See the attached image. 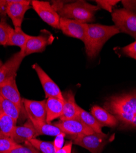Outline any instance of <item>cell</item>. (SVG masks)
<instances>
[{"instance_id":"obj_22","label":"cell","mask_w":136,"mask_h":153,"mask_svg":"<svg viewBox=\"0 0 136 153\" xmlns=\"http://www.w3.org/2000/svg\"><path fill=\"white\" fill-rule=\"evenodd\" d=\"M21 110L12 102L3 98L0 99V112L13 119L16 123L20 117Z\"/></svg>"},{"instance_id":"obj_12","label":"cell","mask_w":136,"mask_h":153,"mask_svg":"<svg viewBox=\"0 0 136 153\" xmlns=\"http://www.w3.org/2000/svg\"><path fill=\"white\" fill-rule=\"evenodd\" d=\"M23 104L31 121H46V100L23 99Z\"/></svg>"},{"instance_id":"obj_2","label":"cell","mask_w":136,"mask_h":153,"mask_svg":"<svg viewBox=\"0 0 136 153\" xmlns=\"http://www.w3.org/2000/svg\"><path fill=\"white\" fill-rule=\"evenodd\" d=\"M115 26H107L98 23H88L85 42V52L87 57L94 59L100 53L105 43L112 37L120 33Z\"/></svg>"},{"instance_id":"obj_13","label":"cell","mask_w":136,"mask_h":153,"mask_svg":"<svg viewBox=\"0 0 136 153\" xmlns=\"http://www.w3.org/2000/svg\"><path fill=\"white\" fill-rule=\"evenodd\" d=\"M54 40L53 35L47 30L42 31V33L39 36H31L27 44L25 54L28 56L33 53L42 52L47 45L52 44Z\"/></svg>"},{"instance_id":"obj_32","label":"cell","mask_w":136,"mask_h":153,"mask_svg":"<svg viewBox=\"0 0 136 153\" xmlns=\"http://www.w3.org/2000/svg\"><path fill=\"white\" fill-rule=\"evenodd\" d=\"M73 142L72 141H69L66 143V144L58 151H56L55 153H72Z\"/></svg>"},{"instance_id":"obj_28","label":"cell","mask_w":136,"mask_h":153,"mask_svg":"<svg viewBox=\"0 0 136 153\" xmlns=\"http://www.w3.org/2000/svg\"><path fill=\"white\" fill-rule=\"evenodd\" d=\"M119 51L123 55L136 60V41L124 47L120 48Z\"/></svg>"},{"instance_id":"obj_20","label":"cell","mask_w":136,"mask_h":153,"mask_svg":"<svg viewBox=\"0 0 136 153\" xmlns=\"http://www.w3.org/2000/svg\"><path fill=\"white\" fill-rule=\"evenodd\" d=\"M78 119L94 132L98 134L104 133L102 131L103 126L96 120V118L92 115L91 113L86 111L85 110L83 109L79 106Z\"/></svg>"},{"instance_id":"obj_31","label":"cell","mask_w":136,"mask_h":153,"mask_svg":"<svg viewBox=\"0 0 136 153\" xmlns=\"http://www.w3.org/2000/svg\"><path fill=\"white\" fill-rule=\"evenodd\" d=\"M121 2L125 9L136 14V1H129V0L125 1V0H123Z\"/></svg>"},{"instance_id":"obj_3","label":"cell","mask_w":136,"mask_h":153,"mask_svg":"<svg viewBox=\"0 0 136 153\" xmlns=\"http://www.w3.org/2000/svg\"><path fill=\"white\" fill-rule=\"evenodd\" d=\"M52 5L60 17L76 20L83 23L94 21L95 14L100 10V7L91 4L85 1H79L63 4L58 1Z\"/></svg>"},{"instance_id":"obj_34","label":"cell","mask_w":136,"mask_h":153,"mask_svg":"<svg viewBox=\"0 0 136 153\" xmlns=\"http://www.w3.org/2000/svg\"><path fill=\"white\" fill-rule=\"evenodd\" d=\"M3 62H2V61L1 60V59H0V66H1L2 65H3Z\"/></svg>"},{"instance_id":"obj_10","label":"cell","mask_w":136,"mask_h":153,"mask_svg":"<svg viewBox=\"0 0 136 153\" xmlns=\"http://www.w3.org/2000/svg\"><path fill=\"white\" fill-rule=\"evenodd\" d=\"M32 68L38 76V78L45 92V97L47 98L55 97L63 100L64 98L63 93H61L58 86L42 69L38 64H34L32 66Z\"/></svg>"},{"instance_id":"obj_29","label":"cell","mask_w":136,"mask_h":153,"mask_svg":"<svg viewBox=\"0 0 136 153\" xmlns=\"http://www.w3.org/2000/svg\"><path fill=\"white\" fill-rule=\"evenodd\" d=\"M95 2L97 4V6L102 8L109 12H112L113 7L116 5L120 1L117 0H96Z\"/></svg>"},{"instance_id":"obj_35","label":"cell","mask_w":136,"mask_h":153,"mask_svg":"<svg viewBox=\"0 0 136 153\" xmlns=\"http://www.w3.org/2000/svg\"><path fill=\"white\" fill-rule=\"evenodd\" d=\"M3 136L1 135V133H0V138H1V137H3Z\"/></svg>"},{"instance_id":"obj_23","label":"cell","mask_w":136,"mask_h":153,"mask_svg":"<svg viewBox=\"0 0 136 153\" xmlns=\"http://www.w3.org/2000/svg\"><path fill=\"white\" fill-rule=\"evenodd\" d=\"M16 124L13 119L0 112V133L3 137L11 138Z\"/></svg>"},{"instance_id":"obj_5","label":"cell","mask_w":136,"mask_h":153,"mask_svg":"<svg viewBox=\"0 0 136 153\" xmlns=\"http://www.w3.org/2000/svg\"><path fill=\"white\" fill-rule=\"evenodd\" d=\"M73 143L88 150L91 153H101L107 143L108 135L94 132L72 137Z\"/></svg>"},{"instance_id":"obj_14","label":"cell","mask_w":136,"mask_h":153,"mask_svg":"<svg viewBox=\"0 0 136 153\" xmlns=\"http://www.w3.org/2000/svg\"><path fill=\"white\" fill-rule=\"evenodd\" d=\"M0 94L3 98L16 104L21 110L23 107V99L17 86L16 77L0 85Z\"/></svg>"},{"instance_id":"obj_16","label":"cell","mask_w":136,"mask_h":153,"mask_svg":"<svg viewBox=\"0 0 136 153\" xmlns=\"http://www.w3.org/2000/svg\"><path fill=\"white\" fill-rule=\"evenodd\" d=\"M63 111L60 120H69L78 119L79 105L76 104L75 96L71 90L63 93Z\"/></svg>"},{"instance_id":"obj_9","label":"cell","mask_w":136,"mask_h":153,"mask_svg":"<svg viewBox=\"0 0 136 153\" xmlns=\"http://www.w3.org/2000/svg\"><path fill=\"white\" fill-rule=\"evenodd\" d=\"M25 56V52L20 50L0 66V85L16 77L17 72Z\"/></svg>"},{"instance_id":"obj_7","label":"cell","mask_w":136,"mask_h":153,"mask_svg":"<svg viewBox=\"0 0 136 153\" xmlns=\"http://www.w3.org/2000/svg\"><path fill=\"white\" fill-rule=\"evenodd\" d=\"M6 14L11 19L14 28H21L24 16L31 8V1L6 0Z\"/></svg>"},{"instance_id":"obj_33","label":"cell","mask_w":136,"mask_h":153,"mask_svg":"<svg viewBox=\"0 0 136 153\" xmlns=\"http://www.w3.org/2000/svg\"><path fill=\"white\" fill-rule=\"evenodd\" d=\"M6 0H0V16L4 17L6 14Z\"/></svg>"},{"instance_id":"obj_6","label":"cell","mask_w":136,"mask_h":153,"mask_svg":"<svg viewBox=\"0 0 136 153\" xmlns=\"http://www.w3.org/2000/svg\"><path fill=\"white\" fill-rule=\"evenodd\" d=\"M31 6L44 22L55 29H59L61 17L50 3L33 0L31 1Z\"/></svg>"},{"instance_id":"obj_21","label":"cell","mask_w":136,"mask_h":153,"mask_svg":"<svg viewBox=\"0 0 136 153\" xmlns=\"http://www.w3.org/2000/svg\"><path fill=\"white\" fill-rule=\"evenodd\" d=\"M39 135L57 136L63 134L58 127L54 124L48 123L46 121H31Z\"/></svg>"},{"instance_id":"obj_30","label":"cell","mask_w":136,"mask_h":153,"mask_svg":"<svg viewBox=\"0 0 136 153\" xmlns=\"http://www.w3.org/2000/svg\"><path fill=\"white\" fill-rule=\"evenodd\" d=\"M66 135L65 133H63L61 134H59L57 136H56V138L55 139L54 142V146L55 151H57L59 149H60L63 146L64 141H65V137Z\"/></svg>"},{"instance_id":"obj_15","label":"cell","mask_w":136,"mask_h":153,"mask_svg":"<svg viewBox=\"0 0 136 153\" xmlns=\"http://www.w3.org/2000/svg\"><path fill=\"white\" fill-rule=\"evenodd\" d=\"M39 136L32 122L28 120L22 126H16L11 138L19 145L30 141L33 138Z\"/></svg>"},{"instance_id":"obj_27","label":"cell","mask_w":136,"mask_h":153,"mask_svg":"<svg viewBox=\"0 0 136 153\" xmlns=\"http://www.w3.org/2000/svg\"><path fill=\"white\" fill-rule=\"evenodd\" d=\"M19 144L16 143L10 138L3 137L0 138V153H5Z\"/></svg>"},{"instance_id":"obj_26","label":"cell","mask_w":136,"mask_h":153,"mask_svg":"<svg viewBox=\"0 0 136 153\" xmlns=\"http://www.w3.org/2000/svg\"><path fill=\"white\" fill-rule=\"evenodd\" d=\"M25 145H19L11 149L5 153H40L39 151L35 149L29 142L25 143Z\"/></svg>"},{"instance_id":"obj_11","label":"cell","mask_w":136,"mask_h":153,"mask_svg":"<svg viewBox=\"0 0 136 153\" xmlns=\"http://www.w3.org/2000/svg\"><path fill=\"white\" fill-rule=\"evenodd\" d=\"M54 124L58 127L66 135H71V137L90 134L94 132L79 119L69 120H59V121L54 123Z\"/></svg>"},{"instance_id":"obj_1","label":"cell","mask_w":136,"mask_h":153,"mask_svg":"<svg viewBox=\"0 0 136 153\" xmlns=\"http://www.w3.org/2000/svg\"><path fill=\"white\" fill-rule=\"evenodd\" d=\"M104 108L116 117L121 128H136V90L109 97Z\"/></svg>"},{"instance_id":"obj_4","label":"cell","mask_w":136,"mask_h":153,"mask_svg":"<svg viewBox=\"0 0 136 153\" xmlns=\"http://www.w3.org/2000/svg\"><path fill=\"white\" fill-rule=\"evenodd\" d=\"M112 17L115 26L120 32L128 34L136 39V14L122 8L112 12Z\"/></svg>"},{"instance_id":"obj_24","label":"cell","mask_w":136,"mask_h":153,"mask_svg":"<svg viewBox=\"0 0 136 153\" xmlns=\"http://www.w3.org/2000/svg\"><path fill=\"white\" fill-rule=\"evenodd\" d=\"M29 142L35 149L40 151L41 153H55L54 142H45L37 138L30 140Z\"/></svg>"},{"instance_id":"obj_37","label":"cell","mask_w":136,"mask_h":153,"mask_svg":"<svg viewBox=\"0 0 136 153\" xmlns=\"http://www.w3.org/2000/svg\"><path fill=\"white\" fill-rule=\"evenodd\" d=\"M0 99H1V94H0Z\"/></svg>"},{"instance_id":"obj_17","label":"cell","mask_w":136,"mask_h":153,"mask_svg":"<svg viewBox=\"0 0 136 153\" xmlns=\"http://www.w3.org/2000/svg\"><path fill=\"white\" fill-rule=\"evenodd\" d=\"M63 100L55 97H48L46 100V122L51 123L59 118L63 111Z\"/></svg>"},{"instance_id":"obj_36","label":"cell","mask_w":136,"mask_h":153,"mask_svg":"<svg viewBox=\"0 0 136 153\" xmlns=\"http://www.w3.org/2000/svg\"><path fill=\"white\" fill-rule=\"evenodd\" d=\"M72 153H76V152L75 151H74L73 152H72Z\"/></svg>"},{"instance_id":"obj_18","label":"cell","mask_w":136,"mask_h":153,"mask_svg":"<svg viewBox=\"0 0 136 153\" xmlns=\"http://www.w3.org/2000/svg\"><path fill=\"white\" fill-rule=\"evenodd\" d=\"M91 113L103 127L108 126L112 127L118 124V121L114 115L100 106H93L91 108Z\"/></svg>"},{"instance_id":"obj_19","label":"cell","mask_w":136,"mask_h":153,"mask_svg":"<svg viewBox=\"0 0 136 153\" xmlns=\"http://www.w3.org/2000/svg\"><path fill=\"white\" fill-rule=\"evenodd\" d=\"M31 36L24 33L21 28H14L10 34L7 46H16L25 52L27 44Z\"/></svg>"},{"instance_id":"obj_25","label":"cell","mask_w":136,"mask_h":153,"mask_svg":"<svg viewBox=\"0 0 136 153\" xmlns=\"http://www.w3.org/2000/svg\"><path fill=\"white\" fill-rule=\"evenodd\" d=\"M14 28H12L7 23L4 17L1 18L0 20V45L7 46L9 38L13 31Z\"/></svg>"},{"instance_id":"obj_8","label":"cell","mask_w":136,"mask_h":153,"mask_svg":"<svg viewBox=\"0 0 136 153\" xmlns=\"http://www.w3.org/2000/svg\"><path fill=\"white\" fill-rule=\"evenodd\" d=\"M59 30L62 31L65 35L79 39L84 43L88 30V23L61 17Z\"/></svg>"}]
</instances>
